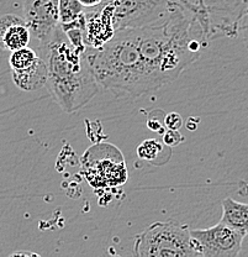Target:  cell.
<instances>
[{"label":"cell","instance_id":"cell-6","mask_svg":"<svg viewBox=\"0 0 248 257\" xmlns=\"http://www.w3.org/2000/svg\"><path fill=\"white\" fill-rule=\"evenodd\" d=\"M204 7L209 18L210 37H236L239 25L248 16V0H204Z\"/></svg>","mask_w":248,"mask_h":257},{"label":"cell","instance_id":"cell-11","mask_svg":"<svg viewBox=\"0 0 248 257\" xmlns=\"http://www.w3.org/2000/svg\"><path fill=\"white\" fill-rule=\"evenodd\" d=\"M220 223L241 232L244 237L248 235V204L237 202L232 198L222 200V216Z\"/></svg>","mask_w":248,"mask_h":257},{"label":"cell","instance_id":"cell-14","mask_svg":"<svg viewBox=\"0 0 248 257\" xmlns=\"http://www.w3.org/2000/svg\"><path fill=\"white\" fill-rule=\"evenodd\" d=\"M163 151V146L154 139H147L137 146V156L141 160L153 161Z\"/></svg>","mask_w":248,"mask_h":257},{"label":"cell","instance_id":"cell-17","mask_svg":"<svg viewBox=\"0 0 248 257\" xmlns=\"http://www.w3.org/2000/svg\"><path fill=\"white\" fill-rule=\"evenodd\" d=\"M247 18H248V16H247ZM239 32H242V34H243L244 44H246V46L248 48V21L242 20L241 25H239Z\"/></svg>","mask_w":248,"mask_h":257},{"label":"cell","instance_id":"cell-4","mask_svg":"<svg viewBox=\"0 0 248 257\" xmlns=\"http://www.w3.org/2000/svg\"><path fill=\"white\" fill-rule=\"evenodd\" d=\"M172 0H110L115 32L162 25L167 20Z\"/></svg>","mask_w":248,"mask_h":257},{"label":"cell","instance_id":"cell-16","mask_svg":"<svg viewBox=\"0 0 248 257\" xmlns=\"http://www.w3.org/2000/svg\"><path fill=\"white\" fill-rule=\"evenodd\" d=\"M164 124L170 130H179L183 125V119L178 112H170L164 117Z\"/></svg>","mask_w":248,"mask_h":257},{"label":"cell","instance_id":"cell-9","mask_svg":"<svg viewBox=\"0 0 248 257\" xmlns=\"http://www.w3.org/2000/svg\"><path fill=\"white\" fill-rule=\"evenodd\" d=\"M87 23H85L84 41L89 47H99L111 39L115 34V29L111 19L110 5L105 4V7L98 12L85 14Z\"/></svg>","mask_w":248,"mask_h":257},{"label":"cell","instance_id":"cell-19","mask_svg":"<svg viewBox=\"0 0 248 257\" xmlns=\"http://www.w3.org/2000/svg\"><path fill=\"white\" fill-rule=\"evenodd\" d=\"M23 255H25V256H40V255H37V253H33V252H15V253H13L12 256H23Z\"/></svg>","mask_w":248,"mask_h":257},{"label":"cell","instance_id":"cell-7","mask_svg":"<svg viewBox=\"0 0 248 257\" xmlns=\"http://www.w3.org/2000/svg\"><path fill=\"white\" fill-rule=\"evenodd\" d=\"M58 4L60 0H23V18L40 46L60 28Z\"/></svg>","mask_w":248,"mask_h":257},{"label":"cell","instance_id":"cell-20","mask_svg":"<svg viewBox=\"0 0 248 257\" xmlns=\"http://www.w3.org/2000/svg\"><path fill=\"white\" fill-rule=\"evenodd\" d=\"M196 5H198V7L200 8V9H202V10H205V7H204V0H196ZM205 12H206V10H205Z\"/></svg>","mask_w":248,"mask_h":257},{"label":"cell","instance_id":"cell-10","mask_svg":"<svg viewBox=\"0 0 248 257\" xmlns=\"http://www.w3.org/2000/svg\"><path fill=\"white\" fill-rule=\"evenodd\" d=\"M15 85L24 92H35L46 85L47 67L42 57L37 58L33 66L24 71L12 72Z\"/></svg>","mask_w":248,"mask_h":257},{"label":"cell","instance_id":"cell-13","mask_svg":"<svg viewBox=\"0 0 248 257\" xmlns=\"http://www.w3.org/2000/svg\"><path fill=\"white\" fill-rule=\"evenodd\" d=\"M39 57V53L29 46L20 48V50L12 51V55L9 57V64L12 72L24 71V69L29 68L36 62Z\"/></svg>","mask_w":248,"mask_h":257},{"label":"cell","instance_id":"cell-1","mask_svg":"<svg viewBox=\"0 0 248 257\" xmlns=\"http://www.w3.org/2000/svg\"><path fill=\"white\" fill-rule=\"evenodd\" d=\"M39 56L47 67V89L65 112L81 110L98 94L100 85L85 61L84 51L74 47L61 28L40 46Z\"/></svg>","mask_w":248,"mask_h":257},{"label":"cell","instance_id":"cell-3","mask_svg":"<svg viewBox=\"0 0 248 257\" xmlns=\"http://www.w3.org/2000/svg\"><path fill=\"white\" fill-rule=\"evenodd\" d=\"M83 173L93 188H115L126 183V163L114 145L99 144L89 147L82 157Z\"/></svg>","mask_w":248,"mask_h":257},{"label":"cell","instance_id":"cell-8","mask_svg":"<svg viewBox=\"0 0 248 257\" xmlns=\"http://www.w3.org/2000/svg\"><path fill=\"white\" fill-rule=\"evenodd\" d=\"M31 32L24 18L5 14L0 16V48L4 51H15L29 46Z\"/></svg>","mask_w":248,"mask_h":257},{"label":"cell","instance_id":"cell-15","mask_svg":"<svg viewBox=\"0 0 248 257\" xmlns=\"http://www.w3.org/2000/svg\"><path fill=\"white\" fill-rule=\"evenodd\" d=\"M184 141V136L179 133V130H170L165 128L163 134V143L169 147H174Z\"/></svg>","mask_w":248,"mask_h":257},{"label":"cell","instance_id":"cell-12","mask_svg":"<svg viewBox=\"0 0 248 257\" xmlns=\"http://www.w3.org/2000/svg\"><path fill=\"white\" fill-rule=\"evenodd\" d=\"M84 10L85 8L78 0H60V4H58L60 26L69 25V24L76 23V21L85 18L87 13Z\"/></svg>","mask_w":248,"mask_h":257},{"label":"cell","instance_id":"cell-2","mask_svg":"<svg viewBox=\"0 0 248 257\" xmlns=\"http://www.w3.org/2000/svg\"><path fill=\"white\" fill-rule=\"evenodd\" d=\"M133 253L138 257L198 256L186 225L158 221L136 235Z\"/></svg>","mask_w":248,"mask_h":257},{"label":"cell","instance_id":"cell-18","mask_svg":"<svg viewBox=\"0 0 248 257\" xmlns=\"http://www.w3.org/2000/svg\"><path fill=\"white\" fill-rule=\"evenodd\" d=\"M84 8H95L103 3V0H78Z\"/></svg>","mask_w":248,"mask_h":257},{"label":"cell","instance_id":"cell-5","mask_svg":"<svg viewBox=\"0 0 248 257\" xmlns=\"http://www.w3.org/2000/svg\"><path fill=\"white\" fill-rule=\"evenodd\" d=\"M190 236L198 257H234L241 252L244 239L241 232L222 223L190 230Z\"/></svg>","mask_w":248,"mask_h":257}]
</instances>
